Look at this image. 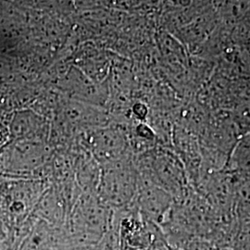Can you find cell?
<instances>
[{
  "instance_id": "cell-1",
  "label": "cell",
  "mask_w": 250,
  "mask_h": 250,
  "mask_svg": "<svg viewBox=\"0 0 250 250\" xmlns=\"http://www.w3.org/2000/svg\"><path fill=\"white\" fill-rule=\"evenodd\" d=\"M136 169L140 178L166 191L174 202H182L188 197V172L182 161L170 152L157 150L145 155Z\"/></svg>"
},
{
  "instance_id": "cell-2",
  "label": "cell",
  "mask_w": 250,
  "mask_h": 250,
  "mask_svg": "<svg viewBox=\"0 0 250 250\" xmlns=\"http://www.w3.org/2000/svg\"><path fill=\"white\" fill-rule=\"evenodd\" d=\"M138 187V170L127 157L102 166L98 196L113 210L124 209L134 205Z\"/></svg>"
},
{
  "instance_id": "cell-3",
  "label": "cell",
  "mask_w": 250,
  "mask_h": 250,
  "mask_svg": "<svg viewBox=\"0 0 250 250\" xmlns=\"http://www.w3.org/2000/svg\"><path fill=\"white\" fill-rule=\"evenodd\" d=\"M134 205L144 220L161 226L174 205V199L163 189L139 177Z\"/></svg>"
},
{
  "instance_id": "cell-4",
  "label": "cell",
  "mask_w": 250,
  "mask_h": 250,
  "mask_svg": "<svg viewBox=\"0 0 250 250\" xmlns=\"http://www.w3.org/2000/svg\"><path fill=\"white\" fill-rule=\"evenodd\" d=\"M92 153L99 164L107 165L127 158V138L116 128H102L91 135Z\"/></svg>"
},
{
  "instance_id": "cell-5",
  "label": "cell",
  "mask_w": 250,
  "mask_h": 250,
  "mask_svg": "<svg viewBox=\"0 0 250 250\" xmlns=\"http://www.w3.org/2000/svg\"><path fill=\"white\" fill-rule=\"evenodd\" d=\"M224 170L235 178H250V134L234 146Z\"/></svg>"
},
{
  "instance_id": "cell-6",
  "label": "cell",
  "mask_w": 250,
  "mask_h": 250,
  "mask_svg": "<svg viewBox=\"0 0 250 250\" xmlns=\"http://www.w3.org/2000/svg\"><path fill=\"white\" fill-rule=\"evenodd\" d=\"M233 178L232 215L237 223H250V178Z\"/></svg>"
},
{
  "instance_id": "cell-7",
  "label": "cell",
  "mask_w": 250,
  "mask_h": 250,
  "mask_svg": "<svg viewBox=\"0 0 250 250\" xmlns=\"http://www.w3.org/2000/svg\"><path fill=\"white\" fill-rule=\"evenodd\" d=\"M63 116L72 125H99L104 121L105 116L100 110L94 107H85L79 102L71 101L63 108Z\"/></svg>"
},
{
  "instance_id": "cell-8",
  "label": "cell",
  "mask_w": 250,
  "mask_h": 250,
  "mask_svg": "<svg viewBox=\"0 0 250 250\" xmlns=\"http://www.w3.org/2000/svg\"><path fill=\"white\" fill-rule=\"evenodd\" d=\"M233 125L241 134H250V105L239 107L238 110L235 111Z\"/></svg>"
},
{
  "instance_id": "cell-9",
  "label": "cell",
  "mask_w": 250,
  "mask_h": 250,
  "mask_svg": "<svg viewBox=\"0 0 250 250\" xmlns=\"http://www.w3.org/2000/svg\"><path fill=\"white\" fill-rule=\"evenodd\" d=\"M135 135L138 138H142L146 141H153L155 139V134L151 128L146 124H139L135 128Z\"/></svg>"
},
{
  "instance_id": "cell-10",
  "label": "cell",
  "mask_w": 250,
  "mask_h": 250,
  "mask_svg": "<svg viewBox=\"0 0 250 250\" xmlns=\"http://www.w3.org/2000/svg\"><path fill=\"white\" fill-rule=\"evenodd\" d=\"M132 112H133L134 116L138 121L143 123L146 116H147L148 108L146 107V105L144 104L142 102H137V103L134 104V106L132 107Z\"/></svg>"
},
{
  "instance_id": "cell-11",
  "label": "cell",
  "mask_w": 250,
  "mask_h": 250,
  "mask_svg": "<svg viewBox=\"0 0 250 250\" xmlns=\"http://www.w3.org/2000/svg\"><path fill=\"white\" fill-rule=\"evenodd\" d=\"M165 250H185V249H183V248H180V247H177V246H174V245H170L168 243V245H167V247H166V249Z\"/></svg>"
}]
</instances>
